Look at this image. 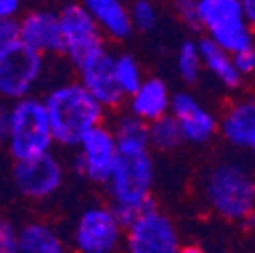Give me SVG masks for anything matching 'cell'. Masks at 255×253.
I'll list each match as a JSON object with an SVG mask.
<instances>
[{
	"mask_svg": "<svg viewBox=\"0 0 255 253\" xmlns=\"http://www.w3.org/2000/svg\"><path fill=\"white\" fill-rule=\"evenodd\" d=\"M116 75H118V83L124 89L126 98H130L144 81L140 63L130 53H122L116 57Z\"/></svg>",
	"mask_w": 255,
	"mask_h": 253,
	"instance_id": "obj_23",
	"label": "cell"
},
{
	"mask_svg": "<svg viewBox=\"0 0 255 253\" xmlns=\"http://www.w3.org/2000/svg\"><path fill=\"white\" fill-rule=\"evenodd\" d=\"M65 53L75 67H79L85 59L106 49L104 30L89 14V10L81 2H69L59 10Z\"/></svg>",
	"mask_w": 255,
	"mask_h": 253,
	"instance_id": "obj_11",
	"label": "cell"
},
{
	"mask_svg": "<svg viewBox=\"0 0 255 253\" xmlns=\"http://www.w3.org/2000/svg\"><path fill=\"white\" fill-rule=\"evenodd\" d=\"M79 2L89 10L95 22L102 26L104 35L116 41L130 39L136 30L130 8L126 6L124 0H79Z\"/></svg>",
	"mask_w": 255,
	"mask_h": 253,
	"instance_id": "obj_17",
	"label": "cell"
},
{
	"mask_svg": "<svg viewBox=\"0 0 255 253\" xmlns=\"http://www.w3.org/2000/svg\"><path fill=\"white\" fill-rule=\"evenodd\" d=\"M0 219H2V215H0Z\"/></svg>",
	"mask_w": 255,
	"mask_h": 253,
	"instance_id": "obj_34",
	"label": "cell"
},
{
	"mask_svg": "<svg viewBox=\"0 0 255 253\" xmlns=\"http://www.w3.org/2000/svg\"><path fill=\"white\" fill-rule=\"evenodd\" d=\"M112 130L116 134L120 150H142L152 148L150 146V134H148V122L134 116L132 112L120 114L114 120Z\"/></svg>",
	"mask_w": 255,
	"mask_h": 253,
	"instance_id": "obj_20",
	"label": "cell"
},
{
	"mask_svg": "<svg viewBox=\"0 0 255 253\" xmlns=\"http://www.w3.org/2000/svg\"><path fill=\"white\" fill-rule=\"evenodd\" d=\"M12 124V110L6 104H0V144H6Z\"/></svg>",
	"mask_w": 255,
	"mask_h": 253,
	"instance_id": "obj_30",
	"label": "cell"
},
{
	"mask_svg": "<svg viewBox=\"0 0 255 253\" xmlns=\"http://www.w3.org/2000/svg\"><path fill=\"white\" fill-rule=\"evenodd\" d=\"M124 245L130 253H178L182 249L176 225L154 201L148 203L126 229Z\"/></svg>",
	"mask_w": 255,
	"mask_h": 253,
	"instance_id": "obj_8",
	"label": "cell"
},
{
	"mask_svg": "<svg viewBox=\"0 0 255 253\" xmlns=\"http://www.w3.org/2000/svg\"><path fill=\"white\" fill-rule=\"evenodd\" d=\"M110 207H112L114 215L118 217V221L122 223V227H124V229L130 227V225L134 223V221L138 219V215L142 213V209L132 207V205H118V203H112Z\"/></svg>",
	"mask_w": 255,
	"mask_h": 253,
	"instance_id": "obj_29",
	"label": "cell"
},
{
	"mask_svg": "<svg viewBox=\"0 0 255 253\" xmlns=\"http://www.w3.org/2000/svg\"><path fill=\"white\" fill-rule=\"evenodd\" d=\"M10 110L12 124L6 146L14 160H24V158L51 152L57 142L45 100L26 96L12 102Z\"/></svg>",
	"mask_w": 255,
	"mask_h": 253,
	"instance_id": "obj_3",
	"label": "cell"
},
{
	"mask_svg": "<svg viewBox=\"0 0 255 253\" xmlns=\"http://www.w3.org/2000/svg\"><path fill=\"white\" fill-rule=\"evenodd\" d=\"M199 12L207 37L229 53L253 45V28L245 18L241 0H199Z\"/></svg>",
	"mask_w": 255,
	"mask_h": 253,
	"instance_id": "obj_5",
	"label": "cell"
},
{
	"mask_svg": "<svg viewBox=\"0 0 255 253\" xmlns=\"http://www.w3.org/2000/svg\"><path fill=\"white\" fill-rule=\"evenodd\" d=\"M152 148L120 150V158L114 166L110 180L106 182L110 201L118 205H132L144 209L152 203V188L156 178Z\"/></svg>",
	"mask_w": 255,
	"mask_h": 253,
	"instance_id": "obj_4",
	"label": "cell"
},
{
	"mask_svg": "<svg viewBox=\"0 0 255 253\" xmlns=\"http://www.w3.org/2000/svg\"><path fill=\"white\" fill-rule=\"evenodd\" d=\"M233 59H235V65H237V69H239L241 75L255 73V49H253V45L247 47V49H241V51L233 53Z\"/></svg>",
	"mask_w": 255,
	"mask_h": 253,
	"instance_id": "obj_28",
	"label": "cell"
},
{
	"mask_svg": "<svg viewBox=\"0 0 255 253\" xmlns=\"http://www.w3.org/2000/svg\"><path fill=\"white\" fill-rule=\"evenodd\" d=\"M251 221H253V225H255V211H253V215H251Z\"/></svg>",
	"mask_w": 255,
	"mask_h": 253,
	"instance_id": "obj_33",
	"label": "cell"
},
{
	"mask_svg": "<svg viewBox=\"0 0 255 253\" xmlns=\"http://www.w3.org/2000/svg\"><path fill=\"white\" fill-rule=\"evenodd\" d=\"M65 180L61 160L51 152L16 160L12 168V182L18 195L28 201H47L59 193Z\"/></svg>",
	"mask_w": 255,
	"mask_h": 253,
	"instance_id": "obj_10",
	"label": "cell"
},
{
	"mask_svg": "<svg viewBox=\"0 0 255 253\" xmlns=\"http://www.w3.org/2000/svg\"><path fill=\"white\" fill-rule=\"evenodd\" d=\"M65 241L45 221H28L18 229V251L20 253H63Z\"/></svg>",
	"mask_w": 255,
	"mask_h": 253,
	"instance_id": "obj_19",
	"label": "cell"
},
{
	"mask_svg": "<svg viewBox=\"0 0 255 253\" xmlns=\"http://www.w3.org/2000/svg\"><path fill=\"white\" fill-rule=\"evenodd\" d=\"M77 73L79 81L106 110H118L126 102V93L116 75V57L108 53V49L85 59L77 67Z\"/></svg>",
	"mask_w": 255,
	"mask_h": 253,
	"instance_id": "obj_12",
	"label": "cell"
},
{
	"mask_svg": "<svg viewBox=\"0 0 255 253\" xmlns=\"http://www.w3.org/2000/svg\"><path fill=\"white\" fill-rule=\"evenodd\" d=\"M43 57V53L22 41H16L14 45L0 51V98L16 102L20 98L33 96L45 71Z\"/></svg>",
	"mask_w": 255,
	"mask_h": 253,
	"instance_id": "obj_6",
	"label": "cell"
},
{
	"mask_svg": "<svg viewBox=\"0 0 255 253\" xmlns=\"http://www.w3.org/2000/svg\"><path fill=\"white\" fill-rule=\"evenodd\" d=\"M148 134H150V146L152 150L170 152L176 150L184 140V134L180 130V124L172 114H166L148 124Z\"/></svg>",
	"mask_w": 255,
	"mask_h": 253,
	"instance_id": "obj_21",
	"label": "cell"
},
{
	"mask_svg": "<svg viewBox=\"0 0 255 253\" xmlns=\"http://www.w3.org/2000/svg\"><path fill=\"white\" fill-rule=\"evenodd\" d=\"M20 41L43 55H63V26L59 12L33 10L20 18Z\"/></svg>",
	"mask_w": 255,
	"mask_h": 253,
	"instance_id": "obj_14",
	"label": "cell"
},
{
	"mask_svg": "<svg viewBox=\"0 0 255 253\" xmlns=\"http://www.w3.org/2000/svg\"><path fill=\"white\" fill-rule=\"evenodd\" d=\"M174 14L188 26V28H203L201 26V12H199V0H172Z\"/></svg>",
	"mask_w": 255,
	"mask_h": 253,
	"instance_id": "obj_25",
	"label": "cell"
},
{
	"mask_svg": "<svg viewBox=\"0 0 255 253\" xmlns=\"http://www.w3.org/2000/svg\"><path fill=\"white\" fill-rule=\"evenodd\" d=\"M22 0H0V16H16Z\"/></svg>",
	"mask_w": 255,
	"mask_h": 253,
	"instance_id": "obj_31",
	"label": "cell"
},
{
	"mask_svg": "<svg viewBox=\"0 0 255 253\" xmlns=\"http://www.w3.org/2000/svg\"><path fill=\"white\" fill-rule=\"evenodd\" d=\"M20 41V20L16 16H0V51Z\"/></svg>",
	"mask_w": 255,
	"mask_h": 253,
	"instance_id": "obj_26",
	"label": "cell"
},
{
	"mask_svg": "<svg viewBox=\"0 0 255 253\" xmlns=\"http://www.w3.org/2000/svg\"><path fill=\"white\" fill-rule=\"evenodd\" d=\"M199 49L203 55V65L207 71H211L223 85L235 89L241 83V73L235 65L233 53H229L227 49H223L219 43H215L211 37H205L199 41Z\"/></svg>",
	"mask_w": 255,
	"mask_h": 253,
	"instance_id": "obj_18",
	"label": "cell"
},
{
	"mask_svg": "<svg viewBox=\"0 0 255 253\" xmlns=\"http://www.w3.org/2000/svg\"><path fill=\"white\" fill-rule=\"evenodd\" d=\"M219 132L233 148L249 150L255 158V100H243L227 110Z\"/></svg>",
	"mask_w": 255,
	"mask_h": 253,
	"instance_id": "obj_15",
	"label": "cell"
},
{
	"mask_svg": "<svg viewBox=\"0 0 255 253\" xmlns=\"http://www.w3.org/2000/svg\"><path fill=\"white\" fill-rule=\"evenodd\" d=\"M205 199L223 219H249L255 211V176L239 162H221L207 174Z\"/></svg>",
	"mask_w": 255,
	"mask_h": 253,
	"instance_id": "obj_2",
	"label": "cell"
},
{
	"mask_svg": "<svg viewBox=\"0 0 255 253\" xmlns=\"http://www.w3.org/2000/svg\"><path fill=\"white\" fill-rule=\"evenodd\" d=\"M120 158V146L112 128L100 124L89 130L73 156V172L93 184H106Z\"/></svg>",
	"mask_w": 255,
	"mask_h": 253,
	"instance_id": "obj_9",
	"label": "cell"
},
{
	"mask_svg": "<svg viewBox=\"0 0 255 253\" xmlns=\"http://www.w3.org/2000/svg\"><path fill=\"white\" fill-rule=\"evenodd\" d=\"M124 241L126 229L106 205L85 207L73 225L71 245L79 253H114Z\"/></svg>",
	"mask_w": 255,
	"mask_h": 253,
	"instance_id": "obj_7",
	"label": "cell"
},
{
	"mask_svg": "<svg viewBox=\"0 0 255 253\" xmlns=\"http://www.w3.org/2000/svg\"><path fill=\"white\" fill-rule=\"evenodd\" d=\"M203 55L199 49V43L186 41L180 45L178 55H176V71L180 75V79L188 85H193L201 79V71H203Z\"/></svg>",
	"mask_w": 255,
	"mask_h": 253,
	"instance_id": "obj_22",
	"label": "cell"
},
{
	"mask_svg": "<svg viewBox=\"0 0 255 253\" xmlns=\"http://www.w3.org/2000/svg\"><path fill=\"white\" fill-rule=\"evenodd\" d=\"M170 114L178 120L186 142L205 144L219 132L217 116L209 108H205L193 93H188V91L172 93Z\"/></svg>",
	"mask_w": 255,
	"mask_h": 253,
	"instance_id": "obj_13",
	"label": "cell"
},
{
	"mask_svg": "<svg viewBox=\"0 0 255 253\" xmlns=\"http://www.w3.org/2000/svg\"><path fill=\"white\" fill-rule=\"evenodd\" d=\"M18 251V229L8 221L0 219V253H16Z\"/></svg>",
	"mask_w": 255,
	"mask_h": 253,
	"instance_id": "obj_27",
	"label": "cell"
},
{
	"mask_svg": "<svg viewBox=\"0 0 255 253\" xmlns=\"http://www.w3.org/2000/svg\"><path fill=\"white\" fill-rule=\"evenodd\" d=\"M130 14L134 26L138 30H144V33H150L158 24V10L152 0H134L130 6Z\"/></svg>",
	"mask_w": 255,
	"mask_h": 253,
	"instance_id": "obj_24",
	"label": "cell"
},
{
	"mask_svg": "<svg viewBox=\"0 0 255 253\" xmlns=\"http://www.w3.org/2000/svg\"><path fill=\"white\" fill-rule=\"evenodd\" d=\"M241 4H243V12L249 26L255 30V0H241Z\"/></svg>",
	"mask_w": 255,
	"mask_h": 253,
	"instance_id": "obj_32",
	"label": "cell"
},
{
	"mask_svg": "<svg viewBox=\"0 0 255 253\" xmlns=\"http://www.w3.org/2000/svg\"><path fill=\"white\" fill-rule=\"evenodd\" d=\"M43 100L49 110L57 146L77 148L89 130L104 124L106 108L79 79L49 89Z\"/></svg>",
	"mask_w": 255,
	"mask_h": 253,
	"instance_id": "obj_1",
	"label": "cell"
},
{
	"mask_svg": "<svg viewBox=\"0 0 255 253\" xmlns=\"http://www.w3.org/2000/svg\"><path fill=\"white\" fill-rule=\"evenodd\" d=\"M172 108V93L160 77H148L142 85L128 98V112L146 120L148 124L170 114Z\"/></svg>",
	"mask_w": 255,
	"mask_h": 253,
	"instance_id": "obj_16",
	"label": "cell"
}]
</instances>
